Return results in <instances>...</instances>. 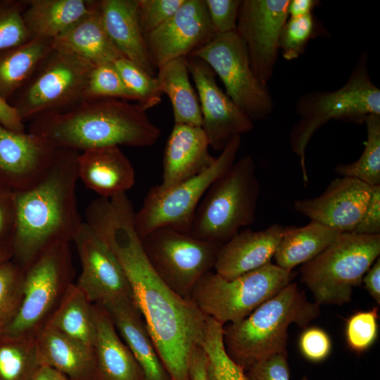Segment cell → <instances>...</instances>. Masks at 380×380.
I'll return each instance as SVG.
<instances>
[{
    "label": "cell",
    "instance_id": "6da1fadb",
    "mask_svg": "<svg viewBox=\"0 0 380 380\" xmlns=\"http://www.w3.org/2000/svg\"><path fill=\"white\" fill-rule=\"evenodd\" d=\"M134 211L125 196L102 201L88 224L119 261L160 360L172 380H189V368L201 346L207 315L191 298L180 296L158 277L134 225Z\"/></svg>",
    "mask_w": 380,
    "mask_h": 380
},
{
    "label": "cell",
    "instance_id": "7a4b0ae2",
    "mask_svg": "<svg viewBox=\"0 0 380 380\" xmlns=\"http://www.w3.org/2000/svg\"><path fill=\"white\" fill-rule=\"evenodd\" d=\"M79 153L58 148L38 182L13 191L15 222L11 246L15 263L23 270L51 246L72 241L83 223L76 196Z\"/></svg>",
    "mask_w": 380,
    "mask_h": 380
},
{
    "label": "cell",
    "instance_id": "3957f363",
    "mask_svg": "<svg viewBox=\"0 0 380 380\" xmlns=\"http://www.w3.org/2000/svg\"><path fill=\"white\" fill-rule=\"evenodd\" d=\"M27 132L56 148L80 153L112 146L148 147L161 134L139 103L113 98L84 100L67 110L39 117L30 121Z\"/></svg>",
    "mask_w": 380,
    "mask_h": 380
},
{
    "label": "cell",
    "instance_id": "277c9868",
    "mask_svg": "<svg viewBox=\"0 0 380 380\" xmlns=\"http://www.w3.org/2000/svg\"><path fill=\"white\" fill-rule=\"evenodd\" d=\"M319 313V305L309 301L297 284L291 282L244 319L223 325L225 350L246 372L286 350L291 324L305 328Z\"/></svg>",
    "mask_w": 380,
    "mask_h": 380
},
{
    "label": "cell",
    "instance_id": "5b68a950",
    "mask_svg": "<svg viewBox=\"0 0 380 380\" xmlns=\"http://www.w3.org/2000/svg\"><path fill=\"white\" fill-rule=\"evenodd\" d=\"M367 62L364 53L339 89L311 91L298 99L299 120L291 130L290 144L299 158L304 183L308 182L306 148L318 129L330 120L362 123L368 115H380V89L372 80Z\"/></svg>",
    "mask_w": 380,
    "mask_h": 380
},
{
    "label": "cell",
    "instance_id": "8992f818",
    "mask_svg": "<svg viewBox=\"0 0 380 380\" xmlns=\"http://www.w3.org/2000/svg\"><path fill=\"white\" fill-rule=\"evenodd\" d=\"M260 194L255 161L245 155L210 186L196 208L189 234L226 243L254 222Z\"/></svg>",
    "mask_w": 380,
    "mask_h": 380
},
{
    "label": "cell",
    "instance_id": "52a82bcc",
    "mask_svg": "<svg viewBox=\"0 0 380 380\" xmlns=\"http://www.w3.org/2000/svg\"><path fill=\"white\" fill-rule=\"evenodd\" d=\"M380 254V235L342 233L324 251L300 268V279L317 305H341Z\"/></svg>",
    "mask_w": 380,
    "mask_h": 380
},
{
    "label": "cell",
    "instance_id": "ba28073f",
    "mask_svg": "<svg viewBox=\"0 0 380 380\" xmlns=\"http://www.w3.org/2000/svg\"><path fill=\"white\" fill-rule=\"evenodd\" d=\"M93 66L72 52L52 48L8 103L23 122L67 110L84 101Z\"/></svg>",
    "mask_w": 380,
    "mask_h": 380
},
{
    "label": "cell",
    "instance_id": "9c48e42d",
    "mask_svg": "<svg viewBox=\"0 0 380 380\" xmlns=\"http://www.w3.org/2000/svg\"><path fill=\"white\" fill-rule=\"evenodd\" d=\"M295 275L271 262L230 280L211 270L197 282L191 298L205 315L224 325L246 317Z\"/></svg>",
    "mask_w": 380,
    "mask_h": 380
},
{
    "label": "cell",
    "instance_id": "30bf717a",
    "mask_svg": "<svg viewBox=\"0 0 380 380\" xmlns=\"http://www.w3.org/2000/svg\"><path fill=\"white\" fill-rule=\"evenodd\" d=\"M74 276L70 243L55 244L24 270L18 310L4 334L35 336L45 327Z\"/></svg>",
    "mask_w": 380,
    "mask_h": 380
},
{
    "label": "cell",
    "instance_id": "8fae6325",
    "mask_svg": "<svg viewBox=\"0 0 380 380\" xmlns=\"http://www.w3.org/2000/svg\"><path fill=\"white\" fill-rule=\"evenodd\" d=\"M240 146L241 137H236L202 172L165 191L152 187L134 213V225L140 239L163 227L189 234L202 198L212 183L235 162Z\"/></svg>",
    "mask_w": 380,
    "mask_h": 380
},
{
    "label": "cell",
    "instance_id": "7c38bea8",
    "mask_svg": "<svg viewBox=\"0 0 380 380\" xmlns=\"http://www.w3.org/2000/svg\"><path fill=\"white\" fill-rule=\"evenodd\" d=\"M141 241L158 277L175 293L186 298H191L197 282L214 269L222 245L167 227L151 232Z\"/></svg>",
    "mask_w": 380,
    "mask_h": 380
},
{
    "label": "cell",
    "instance_id": "4fadbf2b",
    "mask_svg": "<svg viewBox=\"0 0 380 380\" xmlns=\"http://www.w3.org/2000/svg\"><path fill=\"white\" fill-rule=\"evenodd\" d=\"M191 56L210 67L222 82L227 96L253 122L271 114L274 108L271 94L255 74L246 46L236 32L215 35Z\"/></svg>",
    "mask_w": 380,
    "mask_h": 380
},
{
    "label": "cell",
    "instance_id": "5bb4252c",
    "mask_svg": "<svg viewBox=\"0 0 380 380\" xmlns=\"http://www.w3.org/2000/svg\"><path fill=\"white\" fill-rule=\"evenodd\" d=\"M290 0H242L236 33L247 49L251 67L266 84L272 77Z\"/></svg>",
    "mask_w": 380,
    "mask_h": 380
},
{
    "label": "cell",
    "instance_id": "9a60e30c",
    "mask_svg": "<svg viewBox=\"0 0 380 380\" xmlns=\"http://www.w3.org/2000/svg\"><path fill=\"white\" fill-rule=\"evenodd\" d=\"M72 241L81 264L76 284L92 303L103 305L133 299L129 283L117 258L85 222Z\"/></svg>",
    "mask_w": 380,
    "mask_h": 380
},
{
    "label": "cell",
    "instance_id": "2e32d148",
    "mask_svg": "<svg viewBox=\"0 0 380 380\" xmlns=\"http://www.w3.org/2000/svg\"><path fill=\"white\" fill-rule=\"evenodd\" d=\"M202 115V126L210 147L222 151L231 140L249 132L253 122L218 86L215 74L201 59L186 57Z\"/></svg>",
    "mask_w": 380,
    "mask_h": 380
},
{
    "label": "cell",
    "instance_id": "e0dca14e",
    "mask_svg": "<svg viewBox=\"0 0 380 380\" xmlns=\"http://www.w3.org/2000/svg\"><path fill=\"white\" fill-rule=\"evenodd\" d=\"M215 36L204 0H185L158 28L145 36L154 67L188 57Z\"/></svg>",
    "mask_w": 380,
    "mask_h": 380
},
{
    "label": "cell",
    "instance_id": "ac0fdd59",
    "mask_svg": "<svg viewBox=\"0 0 380 380\" xmlns=\"http://www.w3.org/2000/svg\"><path fill=\"white\" fill-rule=\"evenodd\" d=\"M57 149L42 137L0 124V183L9 184L13 191L31 187L47 172Z\"/></svg>",
    "mask_w": 380,
    "mask_h": 380
},
{
    "label": "cell",
    "instance_id": "d6986e66",
    "mask_svg": "<svg viewBox=\"0 0 380 380\" xmlns=\"http://www.w3.org/2000/svg\"><path fill=\"white\" fill-rule=\"evenodd\" d=\"M372 186L356 179H334L319 196L296 200L300 214L341 233L353 232L367 206Z\"/></svg>",
    "mask_w": 380,
    "mask_h": 380
},
{
    "label": "cell",
    "instance_id": "ffe728a7",
    "mask_svg": "<svg viewBox=\"0 0 380 380\" xmlns=\"http://www.w3.org/2000/svg\"><path fill=\"white\" fill-rule=\"evenodd\" d=\"M209 147L201 127L175 124L164 151L162 181L156 186L169 189L209 167L215 159Z\"/></svg>",
    "mask_w": 380,
    "mask_h": 380
},
{
    "label": "cell",
    "instance_id": "44dd1931",
    "mask_svg": "<svg viewBox=\"0 0 380 380\" xmlns=\"http://www.w3.org/2000/svg\"><path fill=\"white\" fill-rule=\"evenodd\" d=\"M283 229L284 227L274 224L260 231L239 232L221 246L215 272L230 280L270 262Z\"/></svg>",
    "mask_w": 380,
    "mask_h": 380
},
{
    "label": "cell",
    "instance_id": "7402d4cb",
    "mask_svg": "<svg viewBox=\"0 0 380 380\" xmlns=\"http://www.w3.org/2000/svg\"><path fill=\"white\" fill-rule=\"evenodd\" d=\"M77 175L87 188L101 198L126 194L135 182L134 167L117 146L79 153Z\"/></svg>",
    "mask_w": 380,
    "mask_h": 380
},
{
    "label": "cell",
    "instance_id": "603a6c76",
    "mask_svg": "<svg viewBox=\"0 0 380 380\" xmlns=\"http://www.w3.org/2000/svg\"><path fill=\"white\" fill-rule=\"evenodd\" d=\"M102 306L140 365L145 380H172L134 300H120Z\"/></svg>",
    "mask_w": 380,
    "mask_h": 380
},
{
    "label": "cell",
    "instance_id": "cb8c5ba5",
    "mask_svg": "<svg viewBox=\"0 0 380 380\" xmlns=\"http://www.w3.org/2000/svg\"><path fill=\"white\" fill-rule=\"evenodd\" d=\"M106 30L125 58L151 76H156L145 35L141 27L137 0H99Z\"/></svg>",
    "mask_w": 380,
    "mask_h": 380
},
{
    "label": "cell",
    "instance_id": "d4e9b609",
    "mask_svg": "<svg viewBox=\"0 0 380 380\" xmlns=\"http://www.w3.org/2000/svg\"><path fill=\"white\" fill-rule=\"evenodd\" d=\"M94 305L95 380H145L140 365L120 338L108 312L101 305Z\"/></svg>",
    "mask_w": 380,
    "mask_h": 380
},
{
    "label": "cell",
    "instance_id": "484cf974",
    "mask_svg": "<svg viewBox=\"0 0 380 380\" xmlns=\"http://www.w3.org/2000/svg\"><path fill=\"white\" fill-rule=\"evenodd\" d=\"M35 338L40 365L55 369L70 380H95L93 348L49 326Z\"/></svg>",
    "mask_w": 380,
    "mask_h": 380
},
{
    "label": "cell",
    "instance_id": "4316f807",
    "mask_svg": "<svg viewBox=\"0 0 380 380\" xmlns=\"http://www.w3.org/2000/svg\"><path fill=\"white\" fill-rule=\"evenodd\" d=\"M53 48L72 52L94 65L124 57L106 30L99 0L89 13L53 40Z\"/></svg>",
    "mask_w": 380,
    "mask_h": 380
},
{
    "label": "cell",
    "instance_id": "83f0119b",
    "mask_svg": "<svg viewBox=\"0 0 380 380\" xmlns=\"http://www.w3.org/2000/svg\"><path fill=\"white\" fill-rule=\"evenodd\" d=\"M96 0H26L23 12L32 38L54 39L94 8Z\"/></svg>",
    "mask_w": 380,
    "mask_h": 380
},
{
    "label": "cell",
    "instance_id": "f1b7e54d",
    "mask_svg": "<svg viewBox=\"0 0 380 380\" xmlns=\"http://www.w3.org/2000/svg\"><path fill=\"white\" fill-rule=\"evenodd\" d=\"M342 233L315 221L296 227H284L274 255L276 265L292 271L317 257Z\"/></svg>",
    "mask_w": 380,
    "mask_h": 380
},
{
    "label": "cell",
    "instance_id": "f546056e",
    "mask_svg": "<svg viewBox=\"0 0 380 380\" xmlns=\"http://www.w3.org/2000/svg\"><path fill=\"white\" fill-rule=\"evenodd\" d=\"M52 39L33 37L0 50V98L8 102L30 80L53 48Z\"/></svg>",
    "mask_w": 380,
    "mask_h": 380
},
{
    "label": "cell",
    "instance_id": "4dcf8cb0",
    "mask_svg": "<svg viewBox=\"0 0 380 380\" xmlns=\"http://www.w3.org/2000/svg\"><path fill=\"white\" fill-rule=\"evenodd\" d=\"M163 94L171 103L175 124L202 126V115L196 91L189 80L186 57L171 60L157 68Z\"/></svg>",
    "mask_w": 380,
    "mask_h": 380
},
{
    "label": "cell",
    "instance_id": "1f68e13d",
    "mask_svg": "<svg viewBox=\"0 0 380 380\" xmlns=\"http://www.w3.org/2000/svg\"><path fill=\"white\" fill-rule=\"evenodd\" d=\"M45 326L93 348L96 336L95 305L73 283Z\"/></svg>",
    "mask_w": 380,
    "mask_h": 380
},
{
    "label": "cell",
    "instance_id": "d6a6232c",
    "mask_svg": "<svg viewBox=\"0 0 380 380\" xmlns=\"http://www.w3.org/2000/svg\"><path fill=\"white\" fill-rule=\"evenodd\" d=\"M39 365L35 336L0 335V380H30Z\"/></svg>",
    "mask_w": 380,
    "mask_h": 380
},
{
    "label": "cell",
    "instance_id": "836d02e7",
    "mask_svg": "<svg viewBox=\"0 0 380 380\" xmlns=\"http://www.w3.org/2000/svg\"><path fill=\"white\" fill-rule=\"evenodd\" d=\"M364 122L367 141L362 154L355 162L336 165L335 172L371 186H377L380 185V115H368Z\"/></svg>",
    "mask_w": 380,
    "mask_h": 380
},
{
    "label": "cell",
    "instance_id": "e575fe53",
    "mask_svg": "<svg viewBox=\"0 0 380 380\" xmlns=\"http://www.w3.org/2000/svg\"><path fill=\"white\" fill-rule=\"evenodd\" d=\"M201 346L205 355L207 380H248L243 369L225 350L223 324L208 316Z\"/></svg>",
    "mask_w": 380,
    "mask_h": 380
},
{
    "label": "cell",
    "instance_id": "d590c367",
    "mask_svg": "<svg viewBox=\"0 0 380 380\" xmlns=\"http://www.w3.org/2000/svg\"><path fill=\"white\" fill-rule=\"evenodd\" d=\"M127 88L134 95L137 103L146 110L158 105L163 92L156 76H151L126 58L113 62Z\"/></svg>",
    "mask_w": 380,
    "mask_h": 380
},
{
    "label": "cell",
    "instance_id": "8d00e7d4",
    "mask_svg": "<svg viewBox=\"0 0 380 380\" xmlns=\"http://www.w3.org/2000/svg\"><path fill=\"white\" fill-rule=\"evenodd\" d=\"M101 98L137 101L111 62L94 65L84 91V100Z\"/></svg>",
    "mask_w": 380,
    "mask_h": 380
},
{
    "label": "cell",
    "instance_id": "74e56055",
    "mask_svg": "<svg viewBox=\"0 0 380 380\" xmlns=\"http://www.w3.org/2000/svg\"><path fill=\"white\" fill-rule=\"evenodd\" d=\"M24 270L10 260L0 265V335L14 319L21 301Z\"/></svg>",
    "mask_w": 380,
    "mask_h": 380
},
{
    "label": "cell",
    "instance_id": "f35d334b",
    "mask_svg": "<svg viewBox=\"0 0 380 380\" xmlns=\"http://www.w3.org/2000/svg\"><path fill=\"white\" fill-rule=\"evenodd\" d=\"M317 25L312 13L289 17L279 39V51L286 60H295L305 52L308 42L316 35Z\"/></svg>",
    "mask_w": 380,
    "mask_h": 380
},
{
    "label": "cell",
    "instance_id": "ab89813d",
    "mask_svg": "<svg viewBox=\"0 0 380 380\" xmlns=\"http://www.w3.org/2000/svg\"><path fill=\"white\" fill-rule=\"evenodd\" d=\"M378 308L358 311L350 315L346 322L345 338L348 348L362 353L376 342L379 334Z\"/></svg>",
    "mask_w": 380,
    "mask_h": 380
},
{
    "label": "cell",
    "instance_id": "60d3db41",
    "mask_svg": "<svg viewBox=\"0 0 380 380\" xmlns=\"http://www.w3.org/2000/svg\"><path fill=\"white\" fill-rule=\"evenodd\" d=\"M26 0H0V50L32 39L23 19Z\"/></svg>",
    "mask_w": 380,
    "mask_h": 380
},
{
    "label": "cell",
    "instance_id": "b9f144b4",
    "mask_svg": "<svg viewBox=\"0 0 380 380\" xmlns=\"http://www.w3.org/2000/svg\"><path fill=\"white\" fill-rule=\"evenodd\" d=\"M185 0H137L139 23L147 35L169 19Z\"/></svg>",
    "mask_w": 380,
    "mask_h": 380
},
{
    "label": "cell",
    "instance_id": "7bdbcfd3",
    "mask_svg": "<svg viewBox=\"0 0 380 380\" xmlns=\"http://www.w3.org/2000/svg\"><path fill=\"white\" fill-rule=\"evenodd\" d=\"M215 35L235 32L241 0H204Z\"/></svg>",
    "mask_w": 380,
    "mask_h": 380
},
{
    "label": "cell",
    "instance_id": "ee69618b",
    "mask_svg": "<svg viewBox=\"0 0 380 380\" xmlns=\"http://www.w3.org/2000/svg\"><path fill=\"white\" fill-rule=\"evenodd\" d=\"M298 348L306 360L312 362H320L330 355L332 342L325 330L318 327H305L300 334Z\"/></svg>",
    "mask_w": 380,
    "mask_h": 380
},
{
    "label": "cell",
    "instance_id": "f6af8a7d",
    "mask_svg": "<svg viewBox=\"0 0 380 380\" xmlns=\"http://www.w3.org/2000/svg\"><path fill=\"white\" fill-rule=\"evenodd\" d=\"M287 350L260 361L245 372L248 380H290Z\"/></svg>",
    "mask_w": 380,
    "mask_h": 380
},
{
    "label": "cell",
    "instance_id": "bcb514c9",
    "mask_svg": "<svg viewBox=\"0 0 380 380\" xmlns=\"http://www.w3.org/2000/svg\"><path fill=\"white\" fill-rule=\"evenodd\" d=\"M353 233L380 235V185L372 186L367 206Z\"/></svg>",
    "mask_w": 380,
    "mask_h": 380
},
{
    "label": "cell",
    "instance_id": "7dc6e473",
    "mask_svg": "<svg viewBox=\"0 0 380 380\" xmlns=\"http://www.w3.org/2000/svg\"><path fill=\"white\" fill-rule=\"evenodd\" d=\"M15 222L14 192L2 190L0 191V239L8 232L13 235ZM0 243L5 244L1 240Z\"/></svg>",
    "mask_w": 380,
    "mask_h": 380
},
{
    "label": "cell",
    "instance_id": "c3c4849f",
    "mask_svg": "<svg viewBox=\"0 0 380 380\" xmlns=\"http://www.w3.org/2000/svg\"><path fill=\"white\" fill-rule=\"evenodd\" d=\"M0 124L14 132H25L24 122L15 108L1 98H0Z\"/></svg>",
    "mask_w": 380,
    "mask_h": 380
},
{
    "label": "cell",
    "instance_id": "681fc988",
    "mask_svg": "<svg viewBox=\"0 0 380 380\" xmlns=\"http://www.w3.org/2000/svg\"><path fill=\"white\" fill-rule=\"evenodd\" d=\"M365 288L370 296L380 304V258L375 260L362 278Z\"/></svg>",
    "mask_w": 380,
    "mask_h": 380
},
{
    "label": "cell",
    "instance_id": "f907efd6",
    "mask_svg": "<svg viewBox=\"0 0 380 380\" xmlns=\"http://www.w3.org/2000/svg\"><path fill=\"white\" fill-rule=\"evenodd\" d=\"M189 380H207L206 359L202 346L191 356L189 368Z\"/></svg>",
    "mask_w": 380,
    "mask_h": 380
},
{
    "label": "cell",
    "instance_id": "816d5d0a",
    "mask_svg": "<svg viewBox=\"0 0 380 380\" xmlns=\"http://www.w3.org/2000/svg\"><path fill=\"white\" fill-rule=\"evenodd\" d=\"M319 4L317 0H290L289 17H299L312 13L313 8Z\"/></svg>",
    "mask_w": 380,
    "mask_h": 380
},
{
    "label": "cell",
    "instance_id": "f5cc1de1",
    "mask_svg": "<svg viewBox=\"0 0 380 380\" xmlns=\"http://www.w3.org/2000/svg\"><path fill=\"white\" fill-rule=\"evenodd\" d=\"M30 380H70L55 369L40 365Z\"/></svg>",
    "mask_w": 380,
    "mask_h": 380
},
{
    "label": "cell",
    "instance_id": "db71d44e",
    "mask_svg": "<svg viewBox=\"0 0 380 380\" xmlns=\"http://www.w3.org/2000/svg\"><path fill=\"white\" fill-rule=\"evenodd\" d=\"M11 257H13L11 247L0 243V265L8 261Z\"/></svg>",
    "mask_w": 380,
    "mask_h": 380
},
{
    "label": "cell",
    "instance_id": "11a10c76",
    "mask_svg": "<svg viewBox=\"0 0 380 380\" xmlns=\"http://www.w3.org/2000/svg\"><path fill=\"white\" fill-rule=\"evenodd\" d=\"M4 186L0 183V191H2V190H4Z\"/></svg>",
    "mask_w": 380,
    "mask_h": 380
},
{
    "label": "cell",
    "instance_id": "9f6ffc18",
    "mask_svg": "<svg viewBox=\"0 0 380 380\" xmlns=\"http://www.w3.org/2000/svg\"><path fill=\"white\" fill-rule=\"evenodd\" d=\"M302 380H307V378L304 376Z\"/></svg>",
    "mask_w": 380,
    "mask_h": 380
}]
</instances>
